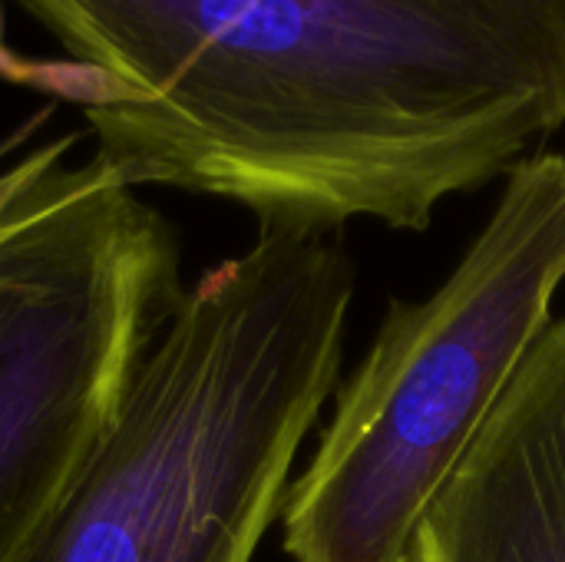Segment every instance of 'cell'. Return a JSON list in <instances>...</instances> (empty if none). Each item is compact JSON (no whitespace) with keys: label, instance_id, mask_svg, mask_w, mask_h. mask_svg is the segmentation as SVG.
<instances>
[{"label":"cell","instance_id":"4","mask_svg":"<svg viewBox=\"0 0 565 562\" xmlns=\"http://www.w3.org/2000/svg\"><path fill=\"white\" fill-rule=\"evenodd\" d=\"M182 291L169 222L96 152L0 238V562L60 503Z\"/></svg>","mask_w":565,"mask_h":562},{"label":"cell","instance_id":"5","mask_svg":"<svg viewBox=\"0 0 565 562\" xmlns=\"http://www.w3.org/2000/svg\"><path fill=\"white\" fill-rule=\"evenodd\" d=\"M414 562H565V318L427 513Z\"/></svg>","mask_w":565,"mask_h":562},{"label":"cell","instance_id":"6","mask_svg":"<svg viewBox=\"0 0 565 562\" xmlns=\"http://www.w3.org/2000/svg\"><path fill=\"white\" fill-rule=\"evenodd\" d=\"M76 132H66L26 156H20L13 166L0 169V238L17 229L23 219H30L60 185L70 162L66 152L76 142Z\"/></svg>","mask_w":565,"mask_h":562},{"label":"cell","instance_id":"7","mask_svg":"<svg viewBox=\"0 0 565 562\" xmlns=\"http://www.w3.org/2000/svg\"><path fill=\"white\" fill-rule=\"evenodd\" d=\"M0 76L13 79V83H26V86H40L50 96H63L73 99L79 109L93 106L99 96V76L79 63H30L13 56L3 40H0Z\"/></svg>","mask_w":565,"mask_h":562},{"label":"cell","instance_id":"3","mask_svg":"<svg viewBox=\"0 0 565 562\" xmlns=\"http://www.w3.org/2000/svg\"><path fill=\"white\" fill-rule=\"evenodd\" d=\"M565 285V156L533 152L447 282L387 315L285 497L291 562H414L417 533Z\"/></svg>","mask_w":565,"mask_h":562},{"label":"cell","instance_id":"2","mask_svg":"<svg viewBox=\"0 0 565 562\" xmlns=\"http://www.w3.org/2000/svg\"><path fill=\"white\" fill-rule=\"evenodd\" d=\"M341 232L262 225L185 288L17 562H252L341 374Z\"/></svg>","mask_w":565,"mask_h":562},{"label":"cell","instance_id":"1","mask_svg":"<svg viewBox=\"0 0 565 562\" xmlns=\"http://www.w3.org/2000/svg\"><path fill=\"white\" fill-rule=\"evenodd\" d=\"M129 185L258 225L424 232L565 129V0H17Z\"/></svg>","mask_w":565,"mask_h":562}]
</instances>
